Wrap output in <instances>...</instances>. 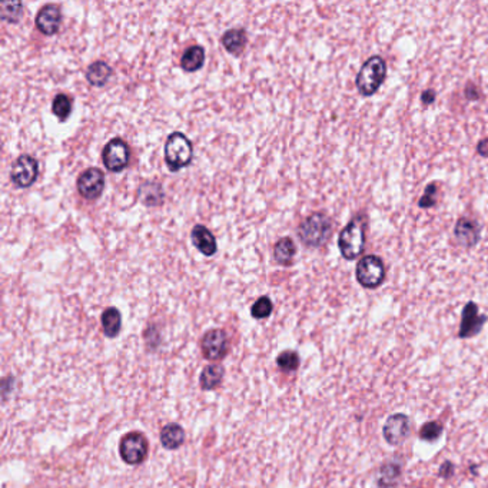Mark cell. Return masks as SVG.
<instances>
[{
    "label": "cell",
    "instance_id": "obj_11",
    "mask_svg": "<svg viewBox=\"0 0 488 488\" xmlns=\"http://www.w3.org/2000/svg\"><path fill=\"white\" fill-rule=\"evenodd\" d=\"M229 349L228 335L222 330H211L202 338V354L210 361H221Z\"/></svg>",
    "mask_w": 488,
    "mask_h": 488
},
{
    "label": "cell",
    "instance_id": "obj_32",
    "mask_svg": "<svg viewBox=\"0 0 488 488\" xmlns=\"http://www.w3.org/2000/svg\"><path fill=\"white\" fill-rule=\"evenodd\" d=\"M477 151H478V153L481 156H488V138L479 141V143L477 146Z\"/></svg>",
    "mask_w": 488,
    "mask_h": 488
},
{
    "label": "cell",
    "instance_id": "obj_21",
    "mask_svg": "<svg viewBox=\"0 0 488 488\" xmlns=\"http://www.w3.org/2000/svg\"><path fill=\"white\" fill-rule=\"evenodd\" d=\"M246 40H248L246 33L242 29L227 31L225 35L222 36L224 48L232 55H239L246 46Z\"/></svg>",
    "mask_w": 488,
    "mask_h": 488
},
{
    "label": "cell",
    "instance_id": "obj_1",
    "mask_svg": "<svg viewBox=\"0 0 488 488\" xmlns=\"http://www.w3.org/2000/svg\"><path fill=\"white\" fill-rule=\"evenodd\" d=\"M193 148L190 141L180 132L169 135L165 145V161L170 172H178L190 165Z\"/></svg>",
    "mask_w": 488,
    "mask_h": 488
},
{
    "label": "cell",
    "instance_id": "obj_22",
    "mask_svg": "<svg viewBox=\"0 0 488 488\" xmlns=\"http://www.w3.org/2000/svg\"><path fill=\"white\" fill-rule=\"evenodd\" d=\"M295 254H297V246L291 238H282L273 246V258L281 265H291Z\"/></svg>",
    "mask_w": 488,
    "mask_h": 488
},
{
    "label": "cell",
    "instance_id": "obj_23",
    "mask_svg": "<svg viewBox=\"0 0 488 488\" xmlns=\"http://www.w3.org/2000/svg\"><path fill=\"white\" fill-rule=\"evenodd\" d=\"M139 198L148 207H155V205L162 204L163 201L162 186L156 182H145L139 188Z\"/></svg>",
    "mask_w": 488,
    "mask_h": 488
},
{
    "label": "cell",
    "instance_id": "obj_27",
    "mask_svg": "<svg viewBox=\"0 0 488 488\" xmlns=\"http://www.w3.org/2000/svg\"><path fill=\"white\" fill-rule=\"evenodd\" d=\"M272 310H273V305H272V301L268 298V297H261L251 308V315L255 318V320H264V318H268L271 314H272Z\"/></svg>",
    "mask_w": 488,
    "mask_h": 488
},
{
    "label": "cell",
    "instance_id": "obj_15",
    "mask_svg": "<svg viewBox=\"0 0 488 488\" xmlns=\"http://www.w3.org/2000/svg\"><path fill=\"white\" fill-rule=\"evenodd\" d=\"M454 234L461 245H464L465 248H471L479 238V227L470 218H461L455 225Z\"/></svg>",
    "mask_w": 488,
    "mask_h": 488
},
{
    "label": "cell",
    "instance_id": "obj_4",
    "mask_svg": "<svg viewBox=\"0 0 488 488\" xmlns=\"http://www.w3.org/2000/svg\"><path fill=\"white\" fill-rule=\"evenodd\" d=\"M364 227L359 218L352 219L340 234L338 246L345 259H355L364 249Z\"/></svg>",
    "mask_w": 488,
    "mask_h": 488
},
{
    "label": "cell",
    "instance_id": "obj_9",
    "mask_svg": "<svg viewBox=\"0 0 488 488\" xmlns=\"http://www.w3.org/2000/svg\"><path fill=\"white\" fill-rule=\"evenodd\" d=\"M102 159L111 172H122L129 163V146L121 138H115L104 148Z\"/></svg>",
    "mask_w": 488,
    "mask_h": 488
},
{
    "label": "cell",
    "instance_id": "obj_17",
    "mask_svg": "<svg viewBox=\"0 0 488 488\" xmlns=\"http://www.w3.org/2000/svg\"><path fill=\"white\" fill-rule=\"evenodd\" d=\"M161 444L166 450H178L185 441V431L179 424L170 423L161 430Z\"/></svg>",
    "mask_w": 488,
    "mask_h": 488
},
{
    "label": "cell",
    "instance_id": "obj_5",
    "mask_svg": "<svg viewBox=\"0 0 488 488\" xmlns=\"http://www.w3.org/2000/svg\"><path fill=\"white\" fill-rule=\"evenodd\" d=\"M149 445L148 440L142 433L132 431L122 437L119 444V452L122 460L129 465L142 464L148 457Z\"/></svg>",
    "mask_w": 488,
    "mask_h": 488
},
{
    "label": "cell",
    "instance_id": "obj_30",
    "mask_svg": "<svg viewBox=\"0 0 488 488\" xmlns=\"http://www.w3.org/2000/svg\"><path fill=\"white\" fill-rule=\"evenodd\" d=\"M438 186L437 183H430L425 189V193L423 195V198L420 200V207L421 208H430L435 205V198H437Z\"/></svg>",
    "mask_w": 488,
    "mask_h": 488
},
{
    "label": "cell",
    "instance_id": "obj_29",
    "mask_svg": "<svg viewBox=\"0 0 488 488\" xmlns=\"http://www.w3.org/2000/svg\"><path fill=\"white\" fill-rule=\"evenodd\" d=\"M441 433H443V427L438 423L431 421V423H427L421 427L420 437L425 441H437L440 438Z\"/></svg>",
    "mask_w": 488,
    "mask_h": 488
},
{
    "label": "cell",
    "instance_id": "obj_12",
    "mask_svg": "<svg viewBox=\"0 0 488 488\" xmlns=\"http://www.w3.org/2000/svg\"><path fill=\"white\" fill-rule=\"evenodd\" d=\"M487 321L485 315L478 314V307L474 303H468L462 311V320L460 325V338H471L481 331Z\"/></svg>",
    "mask_w": 488,
    "mask_h": 488
},
{
    "label": "cell",
    "instance_id": "obj_31",
    "mask_svg": "<svg viewBox=\"0 0 488 488\" xmlns=\"http://www.w3.org/2000/svg\"><path fill=\"white\" fill-rule=\"evenodd\" d=\"M454 474V465L451 462H444L443 467L440 468V475L444 478H450Z\"/></svg>",
    "mask_w": 488,
    "mask_h": 488
},
{
    "label": "cell",
    "instance_id": "obj_33",
    "mask_svg": "<svg viewBox=\"0 0 488 488\" xmlns=\"http://www.w3.org/2000/svg\"><path fill=\"white\" fill-rule=\"evenodd\" d=\"M421 99H423V102H424L425 105L434 102V99H435V93H434V90H425V92L423 93Z\"/></svg>",
    "mask_w": 488,
    "mask_h": 488
},
{
    "label": "cell",
    "instance_id": "obj_26",
    "mask_svg": "<svg viewBox=\"0 0 488 488\" xmlns=\"http://www.w3.org/2000/svg\"><path fill=\"white\" fill-rule=\"evenodd\" d=\"M276 364L286 372H294L300 367V355L295 351H283L278 355Z\"/></svg>",
    "mask_w": 488,
    "mask_h": 488
},
{
    "label": "cell",
    "instance_id": "obj_3",
    "mask_svg": "<svg viewBox=\"0 0 488 488\" xmlns=\"http://www.w3.org/2000/svg\"><path fill=\"white\" fill-rule=\"evenodd\" d=\"M385 62L381 56H372L369 58L361 67L358 76H357V87L358 90L369 96L375 93L379 86L382 85L385 79Z\"/></svg>",
    "mask_w": 488,
    "mask_h": 488
},
{
    "label": "cell",
    "instance_id": "obj_20",
    "mask_svg": "<svg viewBox=\"0 0 488 488\" xmlns=\"http://www.w3.org/2000/svg\"><path fill=\"white\" fill-rule=\"evenodd\" d=\"M224 367L219 365V364H212V365H208L201 376H200V384L202 386V389H205V391H211V389H215L224 379Z\"/></svg>",
    "mask_w": 488,
    "mask_h": 488
},
{
    "label": "cell",
    "instance_id": "obj_24",
    "mask_svg": "<svg viewBox=\"0 0 488 488\" xmlns=\"http://www.w3.org/2000/svg\"><path fill=\"white\" fill-rule=\"evenodd\" d=\"M401 475V467L397 462H386L379 468L378 485L381 488H391L397 484Z\"/></svg>",
    "mask_w": 488,
    "mask_h": 488
},
{
    "label": "cell",
    "instance_id": "obj_2",
    "mask_svg": "<svg viewBox=\"0 0 488 488\" xmlns=\"http://www.w3.org/2000/svg\"><path fill=\"white\" fill-rule=\"evenodd\" d=\"M332 224L330 218L321 212L308 217L300 227L298 235L301 242L310 248H318L330 238Z\"/></svg>",
    "mask_w": 488,
    "mask_h": 488
},
{
    "label": "cell",
    "instance_id": "obj_13",
    "mask_svg": "<svg viewBox=\"0 0 488 488\" xmlns=\"http://www.w3.org/2000/svg\"><path fill=\"white\" fill-rule=\"evenodd\" d=\"M60 22L62 13L56 5L43 6L36 16V26L46 36H53L59 31Z\"/></svg>",
    "mask_w": 488,
    "mask_h": 488
},
{
    "label": "cell",
    "instance_id": "obj_19",
    "mask_svg": "<svg viewBox=\"0 0 488 488\" xmlns=\"http://www.w3.org/2000/svg\"><path fill=\"white\" fill-rule=\"evenodd\" d=\"M101 322H102L104 334L108 338H115L119 335L121 328H122V317L116 308L111 307V308L105 310L102 317H101Z\"/></svg>",
    "mask_w": 488,
    "mask_h": 488
},
{
    "label": "cell",
    "instance_id": "obj_28",
    "mask_svg": "<svg viewBox=\"0 0 488 488\" xmlns=\"http://www.w3.org/2000/svg\"><path fill=\"white\" fill-rule=\"evenodd\" d=\"M23 13V5L16 4H2V18L8 22H18Z\"/></svg>",
    "mask_w": 488,
    "mask_h": 488
},
{
    "label": "cell",
    "instance_id": "obj_7",
    "mask_svg": "<svg viewBox=\"0 0 488 488\" xmlns=\"http://www.w3.org/2000/svg\"><path fill=\"white\" fill-rule=\"evenodd\" d=\"M39 175V163L31 155H21L11 169V179L18 188L32 186Z\"/></svg>",
    "mask_w": 488,
    "mask_h": 488
},
{
    "label": "cell",
    "instance_id": "obj_10",
    "mask_svg": "<svg viewBox=\"0 0 488 488\" xmlns=\"http://www.w3.org/2000/svg\"><path fill=\"white\" fill-rule=\"evenodd\" d=\"M410 418L406 414L389 416L384 424L382 435L389 445H401L410 435Z\"/></svg>",
    "mask_w": 488,
    "mask_h": 488
},
{
    "label": "cell",
    "instance_id": "obj_16",
    "mask_svg": "<svg viewBox=\"0 0 488 488\" xmlns=\"http://www.w3.org/2000/svg\"><path fill=\"white\" fill-rule=\"evenodd\" d=\"M112 73H114V70L107 62L97 60V62H93L92 65H89V67L86 70V79L89 80V83L92 86L101 87V86L108 83Z\"/></svg>",
    "mask_w": 488,
    "mask_h": 488
},
{
    "label": "cell",
    "instance_id": "obj_6",
    "mask_svg": "<svg viewBox=\"0 0 488 488\" xmlns=\"http://www.w3.org/2000/svg\"><path fill=\"white\" fill-rule=\"evenodd\" d=\"M385 278L384 264L376 255L364 256L357 265V279L364 288H376Z\"/></svg>",
    "mask_w": 488,
    "mask_h": 488
},
{
    "label": "cell",
    "instance_id": "obj_25",
    "mask_svg": "<svg viewBox=\"0 0 488 488\" xmlns=\"http://www.w3.org/2000/svg\"><path fill=\"white\" fill-rule=\"evenodd\" d=\"M52 112L59 121H66L72 112V97L65 93L56 94L52 104Z\"/></svg>",
    "mask_w": 488,
    "mask_h": 488
},
{
    "label": "cell",
    "instance_id": "obj_18",
    "mask_svg": "<svg viewBox=\"0 0 488 488\" xmlns=\"http://www.w3.org/2000/svg\"><path fill=\"white\" fill-rule=\"evenodd\" d=\"M205 63V49L202 46L188 48L180 58V67L185 72L200 70Z\"/></svg>",
    "mask_w": 488,
    "mask_h": 488
},
{
    "label": "cell",
    "instance_id": "obj_14",
    "mask_svg": "<svg viewBox=\"0 0 488 488\" xmlns=\"http://www.w3.org/2000/svg\"><path fill=\"white\" fill-rule=\"evenodd\" d=\"M193 245L198 248V251L207 256H214L218 251L217 239L214 234L204 225H197L192 229L190 234Z\"/></svg>",
    "mask_w": 488,
    "mask_h": 488
},
{
    "label": "cell",
    "instance_id": "obj_8",
    "mask_svg": "<svg viewBox=\"0 0 488 488\" xmlns=\"http://www.w3.org/2000/svg\"><path fill=\"white\" fill-rule=\"evenodd\" d=\"M105 188L104 172L97 168H89L83 170L77 178V192L85 200H97Z\"/></svg>",
    "mask_w": 488,
    "mask_h": 488
}]
</instances>
